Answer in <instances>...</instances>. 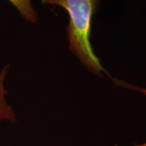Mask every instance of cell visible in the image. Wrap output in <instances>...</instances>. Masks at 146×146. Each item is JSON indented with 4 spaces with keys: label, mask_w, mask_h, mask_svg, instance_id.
<instances>
[{
    "label": "cell",
    "mask_w": 146,
    "mask_h": 146,
    "mask_svg": "<svg viewBox=\"0 0 146 146\" xmlns=\"http://www.w3.org/2000/svg\"><path fill=\"white\" fill-rule=\"evenodd\" d=\"M20 12L21 16L30 23L37 21V13L32 5V0H8Z\"/></svg>",
    "instance_id": "2"
},
{
    "label": "cell",
    "mask_w": 146,
    "mask_h": 146,
    "mask_svg": "<svg viewBox=\"0 0 146 146\" xmlns=\"http://www.w3.org/2000/svg\"><path fill=\"white\" fill-rule=\"evenodd\" d=\"M42 3L58 6L69 15L67 36L69 50L91 72H106L90 42L92 21L99 0H41Z\"/></svg>",
    "instance_id": "1"
},
{
    "label": "cell",
    "mask_w": 146,
    "mask_h": 146,
    "mask_svg": "<svg viewBox=\"0 0 146 146\" xmlns=\"http://www.w3.org/2000/svg\"><path fill=\"white\" fill-rule=\"evenodd\" d=\"M131 87H134L135 89H137V90H139V91H141L142 93H144L145 94H146V89H140V88H136L135 86H131ZM135 146H146V141L145 143H143V144H140V145H136Z\"/></svg>",
    "instance_id": "3"
}]
</instances>
